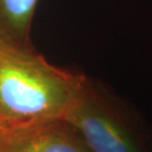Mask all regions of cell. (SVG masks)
Masks as SVG:
<instances>
[{
	"label": "cell",
	"mask_w": 152,
	"mask_h": 152,
	"mask_svg": "<svg viewBox=\"0 0 152 152\" xmlns=\"http://www.w3.org/2000/svg\"><path fill=\"white\" fill-rule=\"evenodd\" d=\"M86 85L82 76L50 63L32 45L0 39V125L4 133L62 121Z\"/></svg>",
	"instance_id": "6da1fadb"
},
{
	"label": "cell",
	"mask_w": 152,
	"mask_h": 152,
	"mask_svg": "<svg viewBox=\"0 0 152 152\" xmlns=\"http://www.w3.org/2000/svg\"><path fill=\"white\" fill-rule=\"evenodd\" d=\"M89 152H143L121 121L87 87L63 116Z\"/></svg>",
	"instance_id": "7a4b0ae2"
},
{
	"label": "cell",
	"mask_w": 152,
	"mask_h": 152,
	"mask_svg": "<svg viewBox=\"0 0 152 152\" xmlns=\"http://www.w3.org/2000/svg\"><path fill=\"white\" fill-rule=\"evenodd\" d=\"M0 152H89L81 139L63 121L4 133Z\"/></svg>",
	"instance_id": "3957f363"
},
{
	"label": "cell",
	"mask_w": 152,
	"mask_h": 152,
	"mask_svg": "<svg viewBox=\"0 0 152 152\" xmlns=\"http://www.w3.org/2000/svg\"><path fill=\"white\" fill-rule=\"evenodd\" d=\"M38 0H0V39L31 45V29Z\"/></svg>",
	"instance_id": "277c9868"
},
{
	"label": "cell",
	"mask_w": 152,
	"mask_h": 152,
	"mask_svg": "<svg viewBox=\"0 0 152 152\" xmlns=\"http://www.w3.org/2000/svg\"><path fill=\"white\" fill-rule=\"evenodd\" d=\"M2 135H4V130H2V127H1V125H0V142H1Z\"/></svg>",
	"instance_id": "5b68a950"
}]
</instances>
